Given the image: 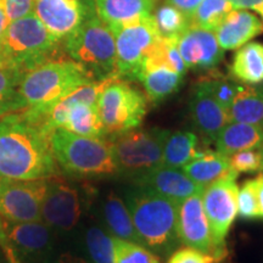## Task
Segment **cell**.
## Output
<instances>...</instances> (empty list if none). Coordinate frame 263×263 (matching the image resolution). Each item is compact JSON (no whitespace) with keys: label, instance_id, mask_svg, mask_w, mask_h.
<instances>
[{"label":"cell","instance_id":"cell-44","mask_svg":"<svg viewBox=\"0 0 263 263\" xmlns=\"http://www.w3.org/2000/svg\"><path fill=\"white\" fill-rule=\"evenodd\" d=\"M256 184V193H257L258 207H259V216L263 218V174H259L255 179Z\"/></svg>","mask_w":263,"mask_h":263},{"label":"cell","instance_id":"cell-3","mask_svg":"<svg viewBox=\"0 0 263 263\" xmlns=\"http://www.w3.org/2000/svg\"><path fill=\"white\" fill-rule=\"evenodd\" d=\"M93 81L89 72L71 59H52L22 76L18 93L25 110H43Z\"/></svg>","mask_w":263,"mask_h":263},{"label":"cell","instance_id":"cell-7","mask_svg":"<svg viewBox=\"0 0 263 263\" xmlns=\"http://www.w3.org/2000/svg\"><path fill=\"white\" fill-rule=\"evenodd\" d=\"M170 130L163 128H134L111 139L117 174L136 178L162 164L164 141Z\"/></svg>","mask_w":263,"mask_h":263},{"label":"cell","instance_id":"cell-47","mask_svg":"<svg viewBox=\"0 0 263 263\" xmlns=\"http://www.w3.org/2000/svg\"><path fill=\"white\" fill-rule=\"evenodd\" d=\"M0 263H3V262H0Z\"/></svg>","mask_w":263,"mask_h":263},{"label":"cell","instance_id":"cell-12","mask_svg":"<svg viewBox=\"0 0 263 263\" xmlns=\"http://www.w3.org/2000/svg\"><path fill=\"white\" fill-rule=\"evenodd\" d=\"M82 217L81 196L77 189L57 177L48 178V188L42 203L41 219L50 228L70 232Z\"/></svg>","mask_w":263,"mask_h":263},{"label":"cell","instance_id":"cell-11","mask_svg":"<svg viewBox=\"0 0 263 263\" xmlns=\"http://www.w3.org/2000/svg\"><path fill=\"white\" fill-rule=\"evenodd\" d=\"M47 179L14 180L0 178V217L11 222L41 221Z\"/></svg>","mask_w":263,"mask_h":263},{"label":"cell","instance_id":"cell-4","mask_svg":"<svg viewBox=\"0 0 263 263\" xmlns=\"http://www.w3.org/2000/svg\"><path fill=\"white\" fill-rule=\"evenodd\" d=\"M60 43L32 12L8 25L0 38V64L25 74L43 62L57 59Z\"/></svg>","mask_w":263,"mask_h":263},{"label":"cell","instance_id":"cell-8","mask_svg":"<svg viewBox=\"0 0 263 263\" xmlns=\"http://www.w3.org/2000/svg\"><path fill=\"white\" fill-rule=\"evenodd\" d=\"M97 106L105 134L114 137L141 126L147 99L127 81L115 78L101 91Z\"/></svg>","mask_w":263,"mask_h":263},{"label":"cell","instance_id":"cell-30","mask_svg":"<svg viewBox=\"0 0 263 263\" xmlns=\"http://www.w3.org/2000/svg\"><path fill=\"white\" fill-rule=\"evenodd\" d=\"M153 17L160 37L163 38H177L193 24L192 16L186 15L170 3L154 9Z\"/></svg>","mask_w":263,"mask_h":263},{"label":"cell","instance_id":"cell-19","mask_svg":"<svg viewBox=\"0 0 263 263\" xmlns=\"http://www.w3.org/2000/svg\"><path fill=\"white\" fill-rule=\"evenodd\" d=\"M263 33V21L245 9H233L227 14L215 34L223 50H236Z\"/></svg>","mask_w":263,"mask_h":263},{"label":"cell","instance_id":"cell-16","mask_svg":"<svg viewBox=\"0 0 263 263\" xmlns=\"http://www.w3.org/2000/svg\"><path fill=\"white\" fill-rule=\"evenodd\" d=\"M133 184L177 203L203 190V186L193 182L182 170L163 163L133 178Z\"/></svg>","mask_w":263,"mask_h":263},{"label":"cell","instance_id":"cell-5","mask_svg":"<svg viewBox=\"0 0 263 263\" xmlns=\"http://www.w3.org/2000/svg\"><path fill=\"white\" fill-rule=\"evenodd\" d=\"M50 145L57 163L67 173L81 177L117 174L110 140L77 136L58 128L51 133Z\"/></svg>","mask_w":263,"mask_h":263},{"label":"cell","instance_id":"cell-1","mask_svg":"<svg viewBox=\"0 0 263 263\" xmlns=\"http://www.w3.org/2000/svg\"><path fill=\"white\" fill-rule=\"evenodd\" d=\"M50 136L22 115L0 120V178L47 179L58 173Z\"/></svg>","mask_w":263,"mask_h":263},{"label":"cell","instance_id":"cell-31","mask_svg":"<svg viewBox=\"0 0 263 263\" xmlns=\"http://www.w3.org/2000/svg\"><path fill=\"white\" fill-rule=\"evenodd\" d=\"M144 66H166L183 76L186 72V66L177 48V38L160 37L147 54Z\"/></svg>","mask_w":263,"mask_h":263},{"label":"cell","instance_id":"cell-42","mask_svg":"<svg viewBox=\"0 0 263 263\" xmlns=\"http://www.w3.org/2000/svg\"><path fill=\"white\" fill-rule=\"evenodd\" d=\"M47 263H93L85 259L82 256L74 255L72 252H62V254L49 258Z\"/></svg>","mask_w":263,"mask_h":263},{"label":"cell","instance_id":"cell-10","mask_svg":"<svg viewBox=\"0 0 263 263\" xmlns=\"http://www.w3.org/2000/svg\"><path fill=\"white\" fill-rule=\"evenodd\" d=\"M228 176L206 185L202 190V206L211 230L212 256L217 261L226 255V236L238 215L236 178Z\"/></svg>","mask_w":263,"mask_h":263},{"label":"cell","instance_id":"cell-29","mask_svg":"<svg viewBox=\"0 0 263 263\" xmlns=\"http://www.w3.org/2000/svg\"><path fill=\"white\" fill-rule=\"evenodd\" d=\"M22 76L24 73L16 68L0 64V116L12 111L25 110L18 93Z\"/></svg>","mask_w":263,"mask_h":263},{"label":"cell","instance_id":"cell-34","mask_svg":"<svg viewBox=\"0 0 263 263\" xmlns=\"http://www.w3.org/2000/svg\"><path fill=\"white\" fill-rule=\"evenodd\" d=\"M115 263H161L157 255L145 246L114 238Z\"/></svg>","mask_w":263,"mask_h":263},{"label":"cell","instance_id":"cell-45","mask_svg":"<svg viewBox=\"0 0 263 263\" xmlns=\"http://www.w3.org/2000/svg\"><path fill=\"white\" fill-rule=\"evenodd\" d=\"M10 24L8 16L5 14V9H4V4H3V0H0V38L2 35L4 34L6 27Z\"/></svg>","mask_w":263,"mask_h":263},{"label":"cell","instance_id":"cell-43","mask_svg":"<svg viewBox=\"0 0 263 263\" xmlns=\"http://www.w3.org/2000/svg\"><path fill=\"white\" fill-rule=\"evenodd\" d=\"M233 9H245V10H255L257 5L263 3V0H229Z\"/></svg>","mask_w":263,"mask_h":263},{"label":"cell","instance_id":"cell-17","mask_svg":"<svg viewBox=\"0 0 263 263\" xmlns=\"http://www.w3.org/2000/svg\"><path fill=\"white\" fill-rule=\"evenodd\" d=\"M189 110L194 126L209 140L215 139L219 130L230 122L228 110L218 103L205 80L194 87Z\"/></svg>","mask_w":263,"mask_h":263},{"label":"cell","instance_id":"cell-26","mask_svg":"<svg viewBox=\"0 0 263 263\" xmlns=\"http://www.w3.org/2000/svg\"><path fill=\"white\" fill-rule=\"evenodd\" d=\"M103 215L108 232H111L114 238L127 240V241L137 242L141 245L140 238L134 228L126 202L115 193H110L105 199Z\"/></svg>","mask_w":263,"mask_h":263},{"label":"cell","instance_id":"cell-28","mask_svg":"<svg viewBox=\"0 0 263 263\" xmlns=\"http://www.w3.org/2000/svg\"><path fill=\"white\" fill-rule=\"evenodd\" d=\"M62 129L82 137L104 138L105 129L99 116L98 106L88 104H76L70 108Z\"/></svg>","mask_w":263,"mask_h":263},{"label":"cell","instance_id":"cell-18","mask_svg":"<svg viewBox=\"0 0 263 263\" xmlns=\"http://www.w3.org/2000/svg\"><path fill=\"white\" fill-rule=\"evenodd\" d=\"M0 224L6 241L25 254L43 255L51 248V229L42 219L32 222H11L0 217Z\"/></svg>","mask_w":263,"mask_h":263},{"label":"cell","instance_id":"cell-21","mask_svg":"<svg viewBox=\"0 0 263 263\" xmlns=\"http://www.w3.org/2000/svg\"><path fill=\"white\" fill-rule=\"evenodd\" d=\"M184 173L193 182L205 188L206 185L228 176H239L230 166L229 156L218 151H201L200 155L183 166Z\"/></svg>","mask_w":263,"mask_h":263},{"label":"cell","instance_id":"cell-9","mask_svg":"<svg viewBox=\"0 0 263 263\" xmlns=\"http://www.w3.org/2000/svg\"><path fill=\"white\" fill-rule=\"evenodd\" d=\"M110 29L116 45L118 78L127 82L139 81L147 54L160 38L153 15Z\"/></svg>","mask_w":263,"mask_h":263},{"label":"cell","instance_id":"cell-13","mask_svg":"<svg viewBox=\"0 0 263 263\" xmlns=\"http://www.w3.org/2000/svg\"><path fill=\"white\" fill-rule=\"evenodd\" d=\"M93 9L90 0H34L33 14L62 42L83 24Z\"/></svg>","mask_w":263,"mask_h":263},{"label":"cell","instance_id":"cell-15","mask_svg":"<svg viewBox=\"0 0 263 263\" xmlns=\"http://www.w3.org/2000/svg\"><path fill=\"white\" fill-rule=\"evenodd\" d=\"M177 233L179 242L212 256L211 230L202 206V193L186 197L178 206Z\"/></svg>","mask_w":263,"mask_h":263},{"label":"cell","instance_id":"cell-46","mask_svg":"<svg viewBox=\"0 0 263 263\" xmlns=\"http://www.w3.org/2000/svg\"><path fill=\"white\" fill-rule=\"evenodd\" d=\"M255 11H256V12H258V14L261 15L262 21H263V3H261V4L256 6V8H255Z\"/></svg>","mask_w":263,"mask_h":263},{"label":"cell","instance_id":"cell-25","mask_svg":"<svg viewBox=\"0 0 263 263\" xmlns=\"http://www.w3.org/2000/svg\"><path fill=\"white\" fill-rule=\"evenodd\" d=\"M230 73L245 84L263 82V44L249 42L238 49L230 65Z\"/></svg>","mask_w":263,"mask_h":263},{"label":"cell","instance_id":"cell-22","mask_svg":"<svg viewBox=\"0 0 263 263\" xmlns=\"http://www.w3.org/2000/svg\"><path fill=\"white\" fill-rule=\"evenodd\" d=\"M216 151L230 156L240 150L263 146V127L255 124L229 122L212 140Z\"/></svg>","mask_w":263,"mask_h":263},{"label":"cell","instance_id":"cell-23","mask_svg":"<svg viewBox=\"0 0 263 263\" xmlns=\"http://www.w3.org/2000/svg\"><path fill=\"white\" fill-rule=\"evenodd\" d=\"M228 115L230 122L263 127V84H239Z\"/></svg>","mask_w":263,"mask_h":263},{"label":"cell","instance_id":"cell-33","mask_svg":"<svg viewBox=\"0 0 263 263\" xmlns=\"http://www.w3.org/2000/svg\"><path fill=\"white\" fill-rule=\"evenodd\" d=\"M230 10L229 0H202L192 16L193 24L215 32Z\"/></svg>","mask_w":263,"mask_h":263},{"label":"cell","instance_id":"cell-36","mask_svg":"<svg viewBox=\"0 0 263 263\" xmlns=\"http://www.w3.org/2000/svg\"><path fill=\"white\" fill-rule=\"evenodd\" d=\"M238 213L241 218H261L255 179L246 180L238 192Z\"/></svg>","mask_w":263,"mask_h":263},{"label":"cell","instance_id":"cell-32","mask_svg":"<svg viewBox=\"0 0 263 263\" xmlns=\"http://www.w3.org/2000/svg\"><path fill=\"white\" fill-rule=\"evenodd\" d=\"M85 248L93 263H115L114 236L103 228L91 226L85 230Z\"/></svg>","mask_w":263,"mask_h":263},{"label":"cell","instance_id":"cell-40","mask_svg":"<svg viewBox=\"0 0 263 263\" xmlns=\"http://www.w3.org/2000/svg\"><path fill=\"white\" fill-rule=\"evenodd\" d=\"M167 3H170L171 5L176 6L177 9L182 10L183 12H185L186 15L193 16L197 6L200 5V3L202 0H166Z\"/></svg>","mask_w":263,"mask_h":263},{"label":"cell","instance_id":"cell-6","mask_svg":"<svg viewBox=\"0 0 263 263\" xmlns=\"http://www.w3.org/2000/svg\"><path fill=\"white\" fill-rule=\"evenodd\" d=\"M66 54L95 81L117 76L116 45L110 27L91 10L83 24L64 39ZM118 77V76H117Z\"/></svg>","mask_w":263,"mask_h":263},{"label":"cell","instance_id":"cell-38","mask_svg":"<svg viewBox=\"0 0 263 263\" xmlns=\"http://www.w3.org/2000/svg\"><path fill=\"white\" fill-rule=\"evenodd\" d=\"M217 259L209 254H203L199 250L183 248L176 250L167 263H216Z\"/></svg>","mask_w":263,"mask_h":263},{"label":"cell","instance_id":"cell-2","mask_svg":"<svg viewBox=\"0 0 263 263\" xmlns=\"http://www.w3.org/2000/svg\"><path fill=\"white\" fill-rule=\"evenodd\" d=\"M124 202L141 245L162 257L172 254L179 244L177 233L179 203L137 185L127 190Z\"/></svg>","mask_w":263,"mask_h":263},{"label":"cell","instance_id":"cell-41","mask_svg":"<svg viewBox=\"0 0 263 263\" xmlns=\"http://www.w3.org/2000/svg\"><path fill=\"white\" fill-rule=\"evenodd\" d=\"M0 246H2L3 251H4V257L6 263H22V261L18 257L17 251H16V250L4 239L2 229H0Z\"/></svg>","mask_w":263,"mask_h":263},{"label":"cell","instance_id":"cell-27","mask_svg":"<svg viewBox=\"0 0 263 263\" xmlns=\"http://www.w3.org/2000/svg\"><path fill=\"white\" fill-rule=\"evenodd\" d=\"M197 136L189 130L170 132L164 141L162 163L166 166L182 168L186 163L200 155L197 150Z\"/></svg>","mask_w":263,"mask_h":263},{"label":"cell","instance_id":"cell-39","mask_svg":"<svg viewBox=\"0 0 263 263\" xmlns=\"http://www.w3.org/2000/svg\"><path fill=\"white\" fill-rule=\"evenodd\" d=\"M9 22L16 21L33 12L34 0H3Z\"/></svg>","mask_w":263,"mask_h":263},{"label":"cell","instance_id":"cell-35","mask_svg":"<svg viewBox=\"0 0 263 263\" xmlns=\"http://www.w3.org/2000/svg\"><path fill=\"white\" fill-rule=\"evenodd\" d=\"M230 166L238 173H254L263 171V146L240 150L229 156Z\"/></svg>","mask_w":263,"mask_h":263},{"label":"cell","instance_id":"cell-24","mask_svg":"<svg viewBox=\"0 0 263 263\" xmlns=\"http://www.w3.org/2000/svg\"><path fill=\"white\" fill-rule=\"evenodd\" d=\"M183 74L166 66H144L139 82L151 103H160L176 93L183 82Z\"/></svg>","mask_w":263,"mask_h":263},{"label":"cell","instance_id":"cell-20","mask_svg":"<svg viewBox=\"0 0 263 263\" xmlns=\"http://www.w3.org/2000/svg\"><path fill=\"white\" fill-rule=\"evenodd\" d=\"M156 0H94L99 18L108 27L128 25L153 15Z\"/></svg>","mask_w":263,"mask_h":263},{"label":"cell","instance_id":"cell-14","mask_svg":"<svg viewBox=\"0 0 263 263\" xmlns=\"http://www.w3.org/2000/svg\"><path fill=\"white\" fill-rule=\"evenodd\" d=\"M177 48L186 68L195 71L212 70L224 57L215 32L195 24L177 37Z\"/></svg>","mask_w":263,"mask_h":263},{"label":"cell","instance_id":"cell-37","mask_svg":"<svg viewBox=\"0 0 263 263\" xmlns=\"http://www.w3.org/2000/svg\"><path fill=\"white\" fill-rule=\"evenodd\" d=\"M205 81L218 103L226 110H229L230 104L239 89V83L229 81L223 76H211V77L205 78Z\"/></svg>","mask_w":263,"mask_h":263}]
</instances>
